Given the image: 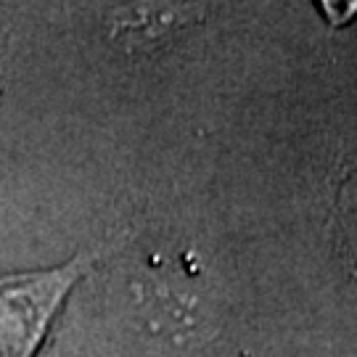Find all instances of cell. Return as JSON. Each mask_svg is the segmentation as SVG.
<instances>
[{
	"label": "cell",
	"mask_w": 357,
	"mask_h": 357,
	"mask_svg": "<svg viewBox=\"0 0 357 357\" xmlns=\"http://www.w3.org/2000/svg\"><path fill=\"white\" fill-rule=\"evenodd\" d=\"M82 262L0 278V357H35Z\"/></svg>",
	"instance_id": "1"
},
{
	"label": "cell",
	"mask_w": 357,
	"mask_h": 357,
	"mask_svg": "<svg viewBox=\"0 0 357 357\" xmlns=\"http://www.w3.org/2000/svg\"><path fill=\"white\" fill-rule=\"evenodd\" d=\"M128 13L116 16V35L138 43V40H156L167 35L180 22V8L172 6H149V8H125Z\"/></svg>",
	"instance_id": "2"
}]
</instances>
